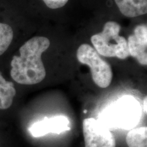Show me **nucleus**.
<instances>
[{
	"mask_svg": "<svg viewBox=\"0 0 147 147\" xmlns=\"http://www.w3.org/2000/svg\"><path fill=\"white\" fill-rule=\"evenodd\" d=\"M121 27L114 21H108L104 25L102 32L93 35L91 41L95 51L106 57H117L125 59L129 57L127 41L119 36Z\"/></svg>",
	"mask_w": 147,
	"mask_h": 147,
	"instance_id": "3",
	"label": "nucleus"
},
{
	"mask_svg": "<svg viewBox=\"0 0 147 147\" xmlns=\"http://www.w3.org/2000/svg\"><path fill=\"white\" fill-rule=\"evenodd\" d=\"M50 44L47 38L36 36L21 46L19 55H14L11 61L10 75L14 81L24 85H33L45 78L46 69L42 55Z\"/></svg>",
	"mask_w": 147,
	"mask_h": 147,
	"instance_id": "1",
	"label": "nucleus"
},
{
	"mask_svg": "<svg viewBox=\"0 0 147 147\" xmlns=\"http://www.w3.org/2000/svg\"><path fill=\"white\" fill-rule=\"evenodd\" d=\"M126 142L129 147H147V127L131 129L126 136Z\"/></svg>",
	"mask_w": 147,
	"mask_h": 147,
	"instance_id": "10",
	"label": "nucleus"
},
{
	"mask_svg": "<svg viewBox=\"0 0 147 147\" xmlns=\"http://www.w3.org/2000/svg\"><path fill=\"white\" fill-rule=\"evenodd\" d=\"M119 10L127 17H136L147 12V0H115Z\"/></svg>",
	"mask_w": 147,
	"mask_h": 147,
	"instance_id": "8",
	"label": "nucleus"
},
{
	"mask_svg": "<svg viewBox=\"0 0 147 147\" xmlns=\"http://www.w3.org/2000/svg\"><path fill=\"white\" fill-rule=\"evenodd\" d=\"M13 38L14 32L10 25L0 23V55L8 50Z\"/></svg>",
	"mask_w": 147,
	"mask_h": 147,
	"instance_id": "11",
	"label": "nucleus"
},
{
	"mask_svg": "<svg viewBox=\"0 0 147 147\" xmlns=\"http://www.w3.org/2000/svg\"><path fill=\"white\" fill-rule=\"evenodd\" d=\"M43 1L49 8L57 9L64 6L68 0H43Z\"/></svg>",
	"mask_w": 147,
	"mask_h": 147,
	"instance_id": "12",
	"label": "nucleus"
},
{
	"mask_svg": "<svg viewBox=\"0 0 147 147\" xmlns=\"http://www.w3.org/2000/svg\"><path fill=\"white\" fill-rule=\"evenodd\" d=\"M140 103L131 96H124L113 102L100 114V120L108 128L131 129L142 116Z\"/></svg>",
	"mask_w": 147,
	"mask_h": 147,
	"instance_id": "2",
	"label": "nucleus"
},
{
	"mask_svg": "<svg viewBox=\"0 0 147 147\" xmlns=\"http://www.w3.org/2000/svg\"><path fill=\"white\" fill-rule=\"evenodd\" d=\"M127 47L130 56L133 57L141 65L147 64V27L140 25L134 29V34L129 36Z\"/></svg>",
	"mask_w": 147,
	"mask_h": 147,
	"instance_id": "7",
	"label": "nucleus"
},
{
	"mask_svg": "<svg viewBox=\"0 0 147 147\" xmlns=\"http://www.w3.org/2000/svg\"><path fill=\"white\" fill-rule=\"evenodd\" d=\"M84 147H116L115 138L100 120L84 119L82 122Z\"/></svg>",
	"mask_w": 147,
	"mask_h": 147,
	"instance_id": "5",
	"label": "nucleus"
},
{
	"mask_svg": "<svg viewBox=\"0 0 147 147\" xmlns=\"http://www.w3.org/2000/svg\"><path fill=\"white\" fill-rule=\"evenodd\" d=\"M16 89L13 82L8 81L0 72V110H6L12 106Z\"/></svg>",
	"mask_w": 147,
	"mask_h": 147,
	"instance_id": "9",
	"label": "nucleus"
},
{
	"mask_svg": "<svg viewBox=\"0 0 147 147\" xmlns=\"http://www.w3.org/2000/svg\"><path fill=\"white\" fill-rule=\"evenodd\" d=\"M146 101H147V97H146L144 100V104H143V106H144V112L145 114H146L147 113V110H146Z\"/></svg>",
	"mask_w": 147,
	"mask_h": 147,
	"instance_id": "13",
	"label": "nucleus"
},
{
	"mask_svg": "<svg viewBox=\"0 0 147 147\" xmlns=\"http://www.w3.org/2000/svg\"><path fill=\"white\" fill-rule=\"evenodd\" d=\"M76 56L80 63L90 67L95 84L101 88L109 87L113 76L111 66L101 57L95 49L87 44H83L77 50Z\"/></svg>",
	"mask_w": 147,
	"mask_h": 147,
	"instance_id": "4",
	"label": "nucleus"
},
{
	"mask_svg": "<svg viewBox=\"0 0 147 147\" xmlns=\"http://www.w3.org/2000/svg\"><path fill=\"white\" fill-rule=\"evenodd\" d=\"M69 120L63 115L55 116L34 123L29 128V133L33 137H42L50 133L60 134L69 131Z\"/></svg>",
	"mask_w": 147,
	"mask_h": 147,
	"instance_id": "6",
	"label": "nucleus"
}]
</instances>
